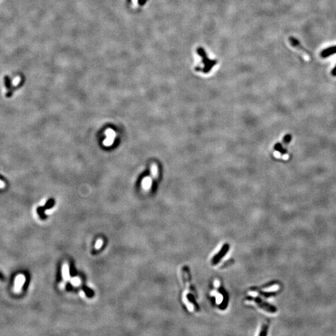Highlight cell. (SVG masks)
Instances as JSON below:
<instances>
[{
    "label": "cell",
    "mask_w": 336,
    "mask_h": 336,
    "mask_svg": "<svg viewBox=\"0 0 336 336\" xmlns=\"http://www.w3.org/2000/svg\"><path fill=\"white\" fill-rule=\"evenodd\" d=\"M19 80H20V79H19V77H17V78H16V79H15V80H14V81H13V83H14V84H15V85H17V84H18V83H19Z\"/></svg>",
    "instance_id": "ac0fdd59"
},
{
    "label": "cell",
    "mask_w": 336,
    "mask_h": 336,
    "mask_svg": "<svg viewBox=\"0 0 336 336\" xmlns=\"http://www.w3.org/2000/svg\"><path fill=\"white\" fill-rule=\"evenodd\" d=\"M233 263V260H230L228 261H227V263L226 262V263H224V264H223V265L222 266V268H226V267H228V266H229V265H230V264H232Z\"/></svg>",
    "instance_id": "e0dca14e"
},
{
    "label": "cell",
    "mask_w": 336,
    "mask_h": 336,
    "mask_svg": "<svg viewBox=\"0 0 336 336\" xmlns=\"http://www.w3.org/2000/svg\"><path fill=\"white\" fill-rule=\"evenodd\" d=\"M335 54H336V46L329 47L323 50L320 53V56L322 58H327V57H329V56L334 55Z\"/></svg>",
    "instance_id": "8992f818"
},
{
    "label": "cell",
    "mask_w": 336,
    "mask_h": 336,
    "mask_svg": "<svg viewBox=\"0 0 336 336\" xmlns=\"http://www.w3.org/2000/svg\"><path fill=\"white\" fill-rule=\"evenodd\" d=\"M182 273H183V280H184V282L185 283V285L187 288V289L193 293L194 295H196V293L195 292V290L194 289V288L192 287V283H191V275H190V273H189V270L188 269L187 267H185L183 268V270H182Z\"/></svg>",
    "instance_id": "3957f363"
},
{
    "label": "cell",
    "mask_w": 336,
    "mask_h": 336,
    "mask_svg": "<svg viewBox=\"0 0 336 336\" xmlns=\"http://www.w3.org/2000/svg\"><path fill=\"white\" fill-rule=\"evenodd\" d=\"M291 140V135H287L286 136H285L284 138H283V142L285 143V144H288L289 143Z\"/></svg>",
    "instance_id": "9a60e30c"
},
{
    "label": "cell",
    "mask_w": 336,
    "mask_h": 336,
    "mask_svg": "<svg viewBox=\"0 0 336 336\" xmlns=\"http://www.w3.org/2000/svg\"><path fill=\"white\" fill-rule=\"evenodd\" d=\"M229 250V245L228 243H226L223 245L222 248L219 250L218 253L214 255V257L211 260V264L212 265H216L219 263L220 260L223 258Z\"/></svg>",
    "instance_id": "277c9868"
},
{
    "label": "cell",
    "mask_w": 336,
    "mask_h": 336,
    "mask_svg": "<svg viewBox=\"0 0 336 336\" xmlns=\"http://www.w3.org/2000/svg\"><path fill=\"white\" fill-rule=\"evenodd\" d=\"M151 171L153 177H156L158 174V168L155 164H153L151 167Z\"/></svg>",
    "instance_id": "4fadbf2b"
},
{
    "label": "cell",
    "mask_w": 336,
    "mask_h": 336,
    "mask_svg": "<svg viewBox=\"0 0 336 336\" xmlns=\"http://www.w3.org/2000/svg\"><path fill=\"white\" fill-rule=\"evenodd\" d=\"M5 279V277L4 276V275L0 272V280H2V281H4V280Z\"/></svg>",
    "instance_id": "d6986e66"
},
{
    "label": "cell",
    "mask_w": 336,
    "mask_h": 336,
    "mask_svg": "<svg viewBox=\"0 0 336 336\" xmlns=\"http://www.w3.org/2000/svg\"><path fill=\"white\" fill-rule=\"evenodd\" d=\"M332 74L334 76H336V65L335 66V67L333 68V70L332 71Z\"/></svg>",
    "instance_id": "ffe728a7"
},
{
    "label": "cell",
    "mask_w": 336,
    "mask_h": 336,
    "mask_svg": "<svg viewBox=\"0 0 336 336\" xmlns=\"http://www.w3.org/2000/svg\"><path fill=\"white\" fill-rule=\"evenodd\" d=\"M247 300L248 301L254 302L261 309L270 313H274L276 311V309L273 307L272 306L270 305L269 304L263 302L261 299L257 297H253V296H248L247 298Z\"/></svg>",
    "instance_id": "7a4b0ae2"
},
{
    "label": "cell",
    "mask_w": 336,
    "mask_h": 336,
    "mask_svg": "<svg viewBox=\"0 0 336 336\" xmlns=\"http://www.w3.org/2000/svg\"><path fill=\"white\" fill-rule=\"evenodd\" d=\"M102 244H103V241L102 240H97L96 242V244H95V248H96V249L100 248L102 247Z\"/></svg>",
    "instance_id": "2e32d148"
},
{
    "label": "cell",
    "mask_w": 336,
    "mask_h": 336,
    "mask_svg": "<svg viewBox=\"0 0 336 336\" xmlns=\"http://www.w3.org/2000/svg\"><path fill=\"white\" fill-rule=\"evenodd\" d=\"M25 282V278L23 275H19L17 276L16 278V282H15V289L16 292H18L21 289L23 284Z\"/></svg>",
    "instance_id": "52a82bcc"
},
{
    "label": "cell",
    "mask_w": 336,
    "mask_h": 336,
    "mask_svg": "<svg viewBox=\"0 0 336 336\" xmlns=\"http://www.w3.org/2000/svg\"><path fill=\"white\" fill-rule=\"evenodd\" d=\"M275 149L276 151H279L280 153H282V155H285V154H286V153L287 152V151H286L285 149H284L283 148L282 145L281 144H280V143L276 144V145H275Z\"/></svg>",
    "instance_id": "8fae6325"
},
{
    "label": "cell",
    "mask_w": 336,
    "mask_h": 336,
    "mask_svg": "<svg viewBox=\"0 0 336 336\" xmlns=\"http://www.w3.org/2000/svg\"><path fill=\"white\" fill-rule=\"evenodd\" d=\"M196 52L201 57V61L197 67H195V71H200L203 73H208V72L211 71L213 67L218 63L217 60L210 59L205 50L201 47H199L196 49Z\"/></svg>",
    "instance_id": "6da1fadb"
},
{
    "label": "cell",
    "mask_w": 336,
    "mask_h": 336,
    "mask_svg": "<svg viewBox=\"0 0 336 336\" xmlns=\"http://www.w3.org/2000/svg\"><path fill=\"white\" fill-rule=\"evenodd\" d=\"M62 276L64 280H68L70 279L69 268L67 264H64L62 267Z\"/></svg>",
    "instance_id": "9c48e42d"
},
{
    "label": "cell",
    "mask_w": 336,
    "mask_h": 336,
    "mask_svg": "<svg viewBox=\"0 0 336 336\" xmlns=\"http://www.w3.org/2000/svg\"><path fill=\"white\" fill-rule=\"evenodd\" d=\"M267 327H268V325H267V324H264V325H263V328L261 329V332H260V333L259 334V335H264L267 334Z\"/></svg>",
    "instance_id": "5bb4252c"
},
{
    "label": "cell",
    "mask_w": 336,
    "mask_h": 336,
    "mask_svg": "<svg viewBox=\"0 0 336 336\" xmlns=\"http://www.w3.org/2000/svg\"><path fill=\"white\" fill-rule=\"evenodd\" d=\"M106 135H107V138L104 141L103 144L105 146H110V145H111L112 144L114 143V139H115V133L113 130L108 129L106 131Z\"/></svg>",
    "instance_id": "5b68a950"
},
{
    "label": "cell",
    "mask_w": 336,
    "mask_h": 336,
    "mask_svg": "<svg viewBox=\"0 0 336 336\" xmlns=\"http://www.w3.org/2000/svg\"><path fill=\"white\" fill-rule=\"evenodd\" d=\"M4 187V183L2 180H0V187Z\"/></svg>",
    "instance_id": "44dd1931"
},
{
    "label": "cell",
    "mask_w": 336,
    "mask_h": 336,
    "mask_svg": "<svg viewBox=\"0 0 336 336\" xmlns=\"http://www.w3.org/2000/svg\"><path fill=\"white\" fill-rule=\"evenodd\" d=\"M53 202H54L53 201L51 200V201H49L47 203V204H46L44 207H39V208H38L37 209V212L39 213V215L40 216V217H41L42 219H44V218L45 217V215H44V210H45L46 208H47L48 207H51L52 205H53V204H54Z\"/></svg>",
    "instance_id": "ba28073f"
},
{
    "label": "cell",
    "mask_w": 336,
    "mask_h": 336,
    "mask_svg": "<svg viewBox=\"0 0 336 336\" xmlns=\"http://www.w3.org/2000/svg\"><path fill=\"white\" fill-rule=\"evenodd\" d=\"M151 185V179L149 177H146L143 181V187L145 189L148 190Z\"/></svg>",
    "instance_id": "30bf717a"
},
{
    "label": "cell",
    "mask_w": 336,
    "mask_h": 336,
    "mask_svg": "<svg viewBox=\"0 0 336 336\" xmlns=\"http://www.w3.org/2000/svg\"><path fill=\"white\" fill-rule=\"evenodd\" d=\"M71 283L74 286H79L80 284V280L79 278L75 277L71 279Z\"/></svg>",
    "instance_id": "7c38bea8"
}]
</instances>
